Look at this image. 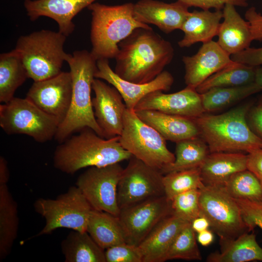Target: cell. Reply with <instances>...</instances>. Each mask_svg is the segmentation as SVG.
I'll use <instances>...</instances> for the list:
<instances>
[{
    "mask_svg": "<svg viewBox=\"0 0 262 262\" xmlns=\"http://www.w3.org/2000/svg\"><path fill=\"white\" fill-rule=\"evenodd\" d=\"M118 47L115 72L125 80L139 84L155 79L174 56L171 43L151 27L135 29Z\"/></svg>",
    "mask_w": 262,
    "mask_h": 262,
    "instance_id": "1",
    "label": "cell"
},
{
    "mask_svg": "<svg viewBox=\"0 0 262 262\" xmlns=\"http://www.w3.org/2000/svg\"><path fill=\"white\" fill-rule=\"evenodd\" d=\"M132 155L121 146L119 136L106 139L86 128L58 146L53 165L58 170L74 174L87 167H103L129 160Z\"/></svg>",
    "mask_w": 262,
    "mask_h": 262,
    "instance_id": "2",
    "label": "cell"
},
{
    "mask_svg": "<svg viewBox=\"0 0 262 262\" xmlns=\"http://www.w3.org/2000/svg\"><path fill=\"white\" fill-rule=\"evenodd\" d=\"M72 79V94L68 112L60 124L54 139L61 143L72 134L86 128L104 138L94 113L91 97L92 83L97 69V60L86 50L67 54L66 61Z\"/></svg>",
    "mask_w": 262,
    "mask_h": 262,
    "instance_id": "3",
    "label": "cell"
},
{
    "mask_svg": "<svg viewBox=\"0 0 262 262\" xmlns=\"http://www.w3.org/2000/svg\"><path fill=\"white\" fill-rule=\"evenodd\" d=\"M247 103L220 115L204 113L194 118L199 137L210 153H249L262 148V139L251 130L246 115L251 106Z\"/></svg>",
    "mask_w": 262,
    "mask_h": 262,
    "instance_id": "4",
    "label": "cell"
},
{
    "mask_svg": "<svg viewBox=\"0 0 262 262\" xmlns=\"http://www.w3.org/2000/svg\"><path fill=\"white\" fill-rule=\"evenodd\" d=\"M87 8L92 16L90 52L97 61L115 58L119 43L133 30L151 27L135 19L131 2L108 5L95 2Z\"/></svg>",
    "mask_w": 262,
    "mask_h": 262,
    "instance_id": "5",
    "label": "cell"
},
{
    "mask_svg": "<svg viewBox=\"0 0 262 262\" xmlns=\"http://www.w3.org/2000/svg\"><path fill=\"white\" fill-rule=\"evenodd\" d=\"M66 36L48 30L20 36L15 49L19 55L28 77L34 82L53 77L61 72L68 53L64 46Z\"/></svg>",
    "mask_w": 262,
    "mask_h": 262,
    "instance_id": "6",
    "label": "cell"
},
{
    "mask_svg": "<svg viewBox=\"0 0 262 262\" xmlns=\"http://www.w3.org/2000/svg\"><path fill=\"white\" fill-rule=\"evenodd\" d=\"M119 140L133 156L161 171L175 159V154L167 147L166 140L142 121L133 110L126 108L125 111Z\"/></svg>",
    "mask_w": 262,
    "mask_h": 262,
    "instance_id": "7",
    "label": "cell"
},
{
    "mask_svg": "<svg viewBox=\"0 0 262 262\" xmlns=\"http://www.w3.org/2000/svg\"><path fill=\"white\" fill-rule=\"evenodd\" d=\"M35 211L45 220V225L36 236L50 234L61 228L86 231L91 206L76 186L55 199L39 198L33 204Z\"/></svg>",
    "mask_w": 262,
    "mask_h": 262,
    "instance_id": "8",
    "label": "cell"
},
{
    "mask_svg": "<svg viewBox=\"0 0 262 262\" xmlns=\"http://www.w3.org/2000/svg\"><path fill=\"white\" fill-rule=\"evenodd\" d=\"M60 123L27 98L0 105V126L8 135L25 134L43 143L54 138Z\"/></svg>",
    "mask_w": 262,
    "mask_h": 262,
    "instance_id": "9",
    "label": "cell"
},
{
    "mask_svg": "<svg viewBox=\"0 0 262 262\" xmlns=\"http://www.w3.org/2000/svg\"><path fill=\"white\" fill-rule=\"evenodd\" d=\"M200 215L220 239H234L250 229L243 219L239 206L223 185H204L199 196Z\"/></svg>",
    "mask_w": 262,
    "mask_h": 262,
    "instance_id": "10",
    "label": "cell"
},
{
    "mask_svg": "<svg viewBox=\"0 0 262 262\" xmlns=\"http://www.w3.org/2000/svg\"><path fill=\"white\" fill-rule=\"evenodd\" d=\"M164 174L132 156L121 175L117 192L120 210L146 199L164 196Z\"/></svg>",
    "mask_w": 262,
    "mask_h": 262,
    "instance_id": "11",
    "label": "cell"
},
{
    "mask_svg": "<svg viewBox=\"0 0 262 262\" xmlns=\"http://www.w3.org/2000/svg\"><path fill=\"white\" fill-rule=\"evenodd\" d=\"M123 169L119 163L92 166L78 177L76 185L93 209L119 215L117 186Z\"/></svg>",
    "mask_w": 262,
    "mask_h": 262,
    "instance_id": "12",
    "label": "cell"
},
{
    "mask_svg": "<svg viewBox=\"0 0 262 262\" xmlns=\"http://www.w3.org/2000/svg\"><path fill=\"white\" fill-rule=\"evenodd\" d=\"M172 214L171 201L165 196L121 209L118 217L126 243L138 246L159 222Z\"/></svg>",
    "mask_w": 262,
    "mask_h": 262,
    "instance_id": "13",
    "label": "cell"
},
{
    "mask_svg": "<svg viewBox=\"0 0 262 262\" xmlns=\"http://www.w3.org/2000/svg\"><path fill=\"white\" fill-rule=\"evenodd\" d=\"M72 94L71 73L62 71L51 78L34 82L26 98L61 123L69 109Z\"/></svg>",
    "mask_w": 262,
    "mask_h": 262,
    "instance_id": "14",
    "label": "cell"
},
{
    "mask_svg": "<svg viewBox=\"0 0 262 262\" xmlns=\"http://www.w3.org/2000/svg\"><path fill=\"white\" fill-rule=\"evenodd\" d=\"M95 97L92 99L94 115L104 138L120 136L123 128L126 106L123 98L114 86L95 78L92 83Z\"/></svg>",
    "mask_w": 262,
    "mask_h": 262,
    "instance_id": "15",
    "label": "cell"
},
{
    "mask_svg": "<svg viewBox=\"0 0 262 262\" xmlns=\"http://www.w3.org/2000/svg\"><path fill=\"white\" fill-rule=\"evenodd\" d=\"M95 78L103 80L115 88L121 95L127 109L133 110L137 103L148 94L157 90L167 91L174 82L172 75L164 70L153 81L143 84L133 83L118 76L110 66L108 59L97 61Z\"/></svg>",
    "mask_w": 262,
    "mask_h": 262,
    "instance_id": "16",
    "label": "cell"
},
{
    "mask_svg": "<svg viewBox=\"0 0 262 262\" xmlns=\"http://www.w3.org/2000/svg\"><path fill=\"white\" fill-rule=\"evenodd\" d=\"M148 110L196 118L205 113L200 94L195 88L186 86L178 92L165 94L162 90L152 92L137 103L134 111Z\"/></svg>",
    "mask_w": 262,
    "mask_h": 262,
    "instance_id": "17",
    "label": "cell"
},
{
    "mask_svg": "<svg viewBox=\"0 0 262 262\" xmlns=\"http://www.w3.org/2000/svg\"><path fill=\"white\" fill-rule=\"evenodd\" d=\"M184 81L187 86L196 88L210 76L230 64L233 61L217 42L203 43L192 56H183Z\"/></svg>",
    "mask_w": 262,
    "mask_h": 262,
    "instance_id": "18",
    "label": "cell"
},
{
    "mask_svg": "<svg viewBox=\"0 0 262 262\" xmlns=\"http://www.w3.org/2000/svg\"><path fill=\"white\" fill-rule=\"evenodd\" d=\"M189 7L179 0L166 3L157 0H140L133 4L135 19L153 24L165 33L180 30L189 12Z\"/></svg>",
    "mask_w": 262,
    "mask_h": 262,
    "instance_id": "19",
    "label": "cell"
},
{
    "mask_svg": "<svg viewBox=\"0 0 262 262\" xmlns=\"http://www.w3.org/2000/svg\"><path fill=\"white\" fill-rule=\"evenodd\" d=\"M97 0H25L24 6L27 16L34 21L41 16L53 19L59 32L66 37L74 31V17L85 8Z\"/></svg>",
    "mask_w": 262,
    "mask_h": 262,
    "instance_id": "20",
    "label": "cell"
},
{
    "mask_svg": "<svg viewBox=\"0 0 262 262\" xmlns=\"http://www.w3.org/2000/svg\"><path fill=\"white\" fill-rule=\"evenodd\" d=\"M188 223L172 214L159 222L138 246L143 262H164L180 230Z\"/></svg>",
    "mask_w": 262,
    "mask_h": 262,
    "instance_id": "21",
    "label": "cell"
},
{
    "mask_svg": "<svg viewBox=\"0 0 262 262\" xmlns=\"http://www.w3.org/2000/svg\"><path fill=\"white\" fill-rule=\"evenodd\" d=\"M134 112L142 121L155 129L166 140L176 143L199 136L194 118L155 110H142Z\"/></svg>",
    "mask_w": 262,
    "mask_h": 262,
    "instance_id": "22",
    "label": "cell"
},
{
    "mask_svg": "<svg viewBox=\"0 0 262 262\" xmlns=\"http://www.w3.org/2000/svg\"><path fill=\"white\" fill-rule=\"evenodd\" d=\"M223 21L221 22L217 41L230 56L249 47L253 39L249 23L240 15L232 4H227L223 9Z\"/></svg>",
    "mask_w": 262,
    "mask_h": 262,
    "instance_id": "23",
    "label": "cell"
},
{
    "mask_svg": "<svg viewBox=\"0 0 262 262\" xmlns=\"http://www.w3.org/2000/svg\"><path fill=\"white\" fill-rule=\"evenodd\" d=\"M247 155L242 152H212L199 167L205 185H224L234 174L246 169Z\"/></svg>",
    "mask_w": 262,
    "mask_h": 262,
    "instance_id": "24",
    "label": "cell"
},
{
    "mask_svg": "<svg viewBox=\"0 0 262 262\" xmlns=\"http://www.w3.org/2000/svg\"><path fill=\"white\" fill-rule=\"evenodd\" d=\"M223 16L221 10L189 12L180 29L184 36L178 42L179 46L188 48L196 43H204L213 40L218 34Z\"/></svg>",
    "mask_w": 262,
    "mask_h": 262,
    "instance_id": "25",
    "label": "cell"
},
{
    "mask_svg": "<svg viewBox=\"0 0 262 262\" xmlns=\"http://www.w3.org/2000/svg\"><path fill=\"white\" fill-rule=\"evenodd\" d=\"M220 251L211 253L208 262H246L262 261V248L258 244L256 236L248 232L234 239H220Z\"/></svg>",
    "mask_w": 262,
    "mask_h": 262,
    "instance_id": "26",
    "label": "cell"
},
{
    "mask_svg": "<svg viewBox=\"0 0 262 262\" xmlns=\"http://www.w3.org/2000/svg\"><path fill=\"white\" fill-rule=\"evenodd\" d=\"M86 231L104 250L126 243L118 216L105 212L92 210Z\"/></svg>",
    "mask_w": 262,
    "mask_h": 262,
    "instance_id": "27",
    "label": "cell"
},
{
    "mask_svg": "<svg viewBox=\"0 0 262 262\" xmlns=\"http://www.w3.org/2000/svg\"><path fill=\"white\" fill-rule=\"evenodd\" d=\"M17 204L7 184H0V260L10 252L17 236Z\"/></svg>",
    "mask_w": 262,
    "mask_h": 262,
    "instance_id": "28",
    "label": "cell"
},
{
    "mask_svg": "<svg viewBox=\"0 0 262 262\" xmlns=\"http://www.w3.org/2000/svg\"><path fill=\"white\" fill-rule=\"evenodd\" d=\"M65 262H106L105 251L87 231H71L61 243Z\"/></svg>",
    "mask_w": 262,
    "mask_h": 262,
    "instance_id": "29",
    "label": "cell"
},
{
    "mask_svg": "<svg viewBox=\"0 0 262 262\" xmlns=\"http://www.w3.org/2000/svg\"><path fill=\"white\" fill-rule=\"evenodd\" d=\"M29 78L23 63L15 49L0 55V102L14 98L15 92Z\"/></svg>",
    "mask_w": 262,
    "mask_h": 262,
    "instance_id": "30",
    "label": "cell"
},
{
    "mask_svg": "<svg viewBox=\"0 0 262 262\" xmlns=\"http://www.w3.org/2000/svg\"><path fill=\"white\" fill-rule=\"evenodd\" d=\"M257 66L232 61L215 72L196 88L200 94L216 87L242 86L253 82Z\"/></svg>",
    "mask_w": 262,
    "mask_h": 262,
    "instance_id": "31",
    "label": "cell"
},
{
    "mask_svg": "<svg viewBox=\"0 0 262 262\" xmlns=\"http://www.w3.org/2000/svg\"><path fill=\"white\" fill-rule=\"evenodd\" d=\"M210 151L204 140L199 136L176 143L175 159L173 163L161 170L167 173L199 168Z\"/></svg>",
    "mask_w": 262,
    "mask_h": 262,
    "instance_id": "32",
    "label": "cell"
},
{
    "mask_svg": "<svg viewBox=\"0 0 262 262\" xmlns=\"http://www.w3.org/2000/svg\"><path fill=\"white\" fill-rule=\"evenodd\" d=\"M261 90L254 82L238 86L216 87L200 94L205 112L220 110Z\"/></svg>",
    "mask_w": 262,
    "mask_h": 262,
    "instance_id": "33",
    "label": "cell"
},
{
    "mask_svg": "<svg viewBox=\"0 0 262 262\" xmlns=\"http://www.w3.org/2000/svg\"><path fill=\"white\" fill-rule=\"evenodd\" d=\"M164 196L169 200L180 194L204 186L199 168L172 172L164 175Z\"/></svg>",
    "mask_w": 262,
    "mask_h": 262,
    "instance_id": "34",
    "label": "cell"
},
{
    "mask_svg": "<svg viewBox=\"0 0 262 262\" xmlns=\"http://www.w3.org/2000/svg\"><path fill=\"white\" fill-rule=\"evenodd\" d=\"M224 186L235 199L262 201V185L247 169L232 175Z\"/></svg>",
    "mask_w": 262,
    "mask_h": 262,
    "instance_id": "35",
    "label": "cell"
},
{
    "mask_svg": "<svg viewBox=\"0 0 262 262\" xmlns=\"http://www.w3.org/2000/svg\"><path fill=\"white\" fill-rule=\"evenodd\" d=\"M175 259L202 260L196 243L195 231L192 229L191 223H187L180 230L167 251L165 261Z\"/></svg>",
    "mask_w": 262,
    "mask_h": 262,
    "instance_id": "36",
    "label": "cell"
},
{
    "mask_svg": "<svg viewBox=\"0 0 262 262\" xmlns=\"http://www.w3.org/2000/svg\"><path fill=\"white\" fill-rule=\"evenodd\" d=\"M200 189L185 192L174 196L171 200L172 213L185 221L191 223L200 215L199 196Z\"/></svg>",
    "mask_w": 262,
    "mask_h": 262,
    "instance_id": "37",
    "label": "cell"
},
{
    "mask_svg": "<svg viewBox=\"0 0 262 262\" xmlns=\"http://www.w3.org/2000/svg\"><path fill=\"white\" fill-rule=\"evenodd\" d=\"M106 262H143L139 246L124 243L105 249Z\"/></svg>",
    "mask_w": 262,
    "mask_h": 262,
    "instance_id": "38",
    "label": "cell"
},
{
    "mask_svg": "<svg viewBox=\"0 0 262 262\" xmlns=\"http://www.w3.org/2000/svg\"><path fill=\"white\" fill-rule=\"evenodd\" d=\"M235 199L239 206L243 219L250 230L256 226L262 229V201Z\"/></svg>",
    "mask_w": 262,
    "mask_h": 262,
    "instance_id": "39",
    "label": "cell"
},
{
    "mask_svg": "<svg viewBox=\"0 0 262 262\" xmlns=\"http://www.w3.org/2000/svg\"><path fill=\"white\" fill-rule=\"evenodd\" d=\"M185 3L189 7H196L202 10H222L227 4H230L235 6L246 7L248 5V0H179Z\"/></svg>",
    "mask_w": 262,
    "mask_h": 262,
    "instance_id": "40",
    "label": "cell"
},
{
    "mask_svg": "<svg viewBox=\"0 0 262 262\" xmlns=\"http://www.w3.org/2000/svg\"><path fill=\"white\" fill-rule=\"evenodd\" d=\"M232 61L253 66L262 65V47H248L245 49L231 55Z\"/></svg>",
    "mask_w": 262,
    "mask_h": 262,
    "instance_id": "41",
    "label": "cell"
},
{
    "mask_svg": "<svg viewBox=\"0 0 262 262\" xmlns=\"http://www.w3.org/2000/svg\"><path fill=\"white\" fill-rule=\"evenodd\" d=\"M245 17L250 25L253 40L262 41V14L257 11L254 7L248 8Z\"/></svg>",
    "mask_w": 262,
    "mask_h": 262,
    "instance_id": "42",
    "label": "cell"
},
{
    "mask_svg": "<svg viewBox=\"0 0 262 262\" xmlns=\"http://www.w3.org/2000/svg\"><path fill=\"white\" fill-rule=\"evenodd\" d=\"M246 120L251 130L262 139V104L251 106L246 115Z\"/></svg>",
    "mask_w": 262,
    "mask_h": 262,
    "instance_id": "43",
    "label": "cell"
},
{
    "mask_svg": "<svg viewBox=\"0 0 262 262\" xmlns=\"http://www.w3.org/2000/svg\"><path fill=\"white\" fill-rule=\"evenodd\" d=\"M246 169L254 175L262 185V148L248 153Z\"/></svg>",
    "mask_w": 262,
    "mask_h": 262,
    "instance_id": "44",
    "label": "cell"
},
{
    "mask_svg": "<svg viewBox=\"0 0 262 262\" xmlns=\"http://www.w3.org/2000/svg\"><path fill=\"white\" fill-rule=\"evenodd\" d=\"M191 225L195 232H200L209 229L210 223L208 219L202 215L195 218L191 222Z\"/></svg>",
    "mask_w": 262,
    "mask_h": 262,
    "instance_id": "45",
    "label": "cell"
},
{
    "mask_svg": "<svg viewBox=\"0 0 262 262\" xmlns=\"http://www.w3.org/2000/svg\"><path fill=\"white\" fill-rule=\"evenodd\" d=\"M214 240L213 232L209 229L198 232L196 240L202 246H207L210 245Z\"/></svg>",
    "mask_w": 262,
    "mask_h": 262,
    "instance_id": "46",
    "label": "cell"
},
{
    "mask_svg": "<svg viewBox=\"0 0 262 262\" xmlns=\"http://www.w3.org/2000/svg\"><path fill=\"white\" fill-rule=\"evenodd\" d=\"M9 179V172L6 159L0 157V184H7Z\"/></svg>",
    "mask_w": 262,
    "mask_h": 262,
    "instance_id": "47",
    "label": "cell"
},
{
    "mask_svg": "<svg viewBox=\"0 0 262 262\" xmlns=\"http://www.w3.org/2000/svg\"><path fill=\"white\" fill-rule=\"evenodd\" d=\"M254 82L262 91V66L256 67Z\"/></svg>",
    "mask_w": 262,
    "mask_h": 262,
    "instance_id": "48",
    "label": "cell"
},
{
    "mask_svg": "<svg viewBox=\"0 0 262 262\" xmlns=\"http://www.w3.org/2000/svg\"><path fill=\"white\" fill-rule=\"evenodd\" d=\"M258 104H262V95L259 99Z\"/></svg>",
    "mask_w": 262,
    "mask_h": 262,
    "instance_id": "49",
    "label": "cell"
}]
</instances>
